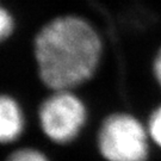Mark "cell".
Listing matches in <instances>:
<instances>
[{"label":"cell","instance_id":"1","mask_svg":"<svg viewBox=\"0 0 161 161\" xmlns=\"http://www.w3.org/2000/svg\"><path fill=\"white\" fill-rule=\"evenodd\" d=\"M103 50L98 30L75 14L52 18L32 41L37 76L52 91H72L92 79L100 66Z\"/></svg>","mask_w":161,"mask_h":161},{"label":"cell","instance_id":"2","mask_svg":"<svg viewBox=\"0 0 161 161\" xmlns=\"http://www.w3.org/2000/svg\"><path fill=\"white\" fill-rule=\"evenodd\" d=\"M98 143L109 161H144L148 154L147 130L128 114L109 116L99 130Z\"/></svg>","mask_w":161,"mask_h":161},{"label":"cell","instance_id":"3","mask_svg":"<svg viewBox=\"0 0 161 161\" xmlns=\"http://www.w3.org/2000/svg\"><path fill=\"white\" fill-rule=\"evenodd\" d=\"M85 104L72 91H53L38 110L43 132L56 143H67L78 136L86 122Z\"/></svg>","mask_w":161,"mask_h":161},{"label":"cell","instance_id":"4","mask_svg":"<svg viewBox=\"0 0 161 161\" xmlns=\"http://www.w3.org/2000/svg\"><path fill=\"white\" fill-rule=\"evenodd\" d=\"M24 117L20 106L10 96L0 94V143L16 141L23 132Z\"/></svg>","mask_w":161,"mask_h":161},{"label":"cell","instance_id":"5","mask_svg":"<svg viewBox=\"0 0 161 161\" xmlns=\"http://www.w3.org/2000/svg\"><path fill=\"white\" fill-rule=\"evenodd\" d=\"M14 29V19L11 12L0 5V43L7 40Z\"/></svg>","mask_w":161,"mask_h":161},{"label":"cell","instance_id":"6","mask_svg":"<svg viewBox=\"0 0 161 161\" xmlns=\"http://www.w3.org/2000/svg\"><path fill=\"white\" fill-rule=\"evenodd\" d=\"M6 161H48V159L40 150L24 148L13 152Z\"/></svg>","mask_w":161,"mask_h":161},{"label":"cell","instance_id":"7","mask_svg":"<svg viewBox=\"0 0 161 161\" xmlns=\"http://www.w3.org/2000/svg\"><path fill=\"white\" fill-rule=\"evenodd\" d=\"M148 134L161 147V105L154 110L148 123Z\"/></svg>","mask_w":161,"mask_h":161},{"label":"cell","instance_id":"8","mask_svg":"<svg viewBox=\"0 0 161 161\" xmlns=\"http://www.w3.org/2000/svg\"><path fill=\"white\" fill-rule=\"evenodd\" d=\"M153 75L155 78L156 84L161 88V47L156 52L154 61H153Z\"/></svg>","mask_w":161,"mask_h":161}]
</instances>
